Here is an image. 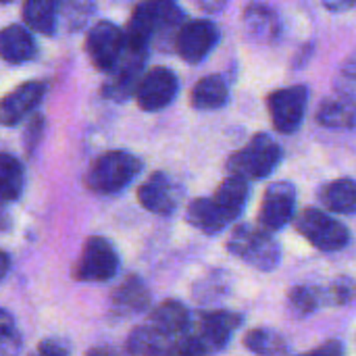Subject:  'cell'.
<instances>
[{"instance_id": "8fae6325", "label": "cell", "mask_w": 356, "mask_h": 356, "mask_svg": "<svg viewBox=\"0 0 356 356\" xmlns=\"http://www.w3.org/2000/svg\"><path fill=\"white\" fill-rule=\"evenodd\" d=\"M217 42H219V29L209 19L188 21L175 33V50L190 65L204 60Z\"/></svg>"}, {"instance_id": "d6a6232c", "label": "cell", "mask_w": 356, "mask_h": 356, "mask_svg": "<svg viewBox=\"0 0 356 356\" xmlns=\"http://www.w3.org/2000/svg\"><path fill=\"white\" fill-rule=\"evenodd\" d=\"M42 129H44V121L40 115H33V119L29 121V127L25 131V146H27V152H31L38 144V140L42 138Z\"/></svg>"}, {"instance_id": "8d00e7d4", "label": "cell", "mask_w": 356, "mask_h": 356, "mask_svg": "<svg viewBox=\"0 0 356 356\" xmlns=\"http://www.w3.org/2000/svg\"><path fill=\"white\" fill-rule=\"evenodd\" d=\"M86 356H117V353L106 344H98V346H92Z\"/></svg>"}, {"instance_id": "ab89813d", "label": "cell", "mask_w": 356, "mask_h": 356, "mask_svg": "<svg viewBox=\"0 0 356 356\" xmlns=\"http://www.w3.org/2000/svg\"><path fill=\"white\" fill-rule=\"evenodd\" d=\"M298 356H311V353H307V355H298Z\"/></svg>"}, {"instance_id": "9a60e30c", "label": "cell", "mask_w": 356, "mask_h": 356, "mask_svg": "<svg viewBox=\"0 0 356 356\" xmlns=\"http://www.w3.org/2000/svg\"><path fill=\"white\" fill-rule=\"evenodd\" d=\"M46 96V83L44 81H25L17 90H13L8 96H4L0 106V119L6 127L17 125L23 121L29 113L38 108L42 98Z\"/></svg>"}, {"instance_id": "30bf717a", "label": "cell", "mask_w": 356, "mask_h": 356, "mask_svg": "<svg viewBox=\"0 0 356 356\" xmlns=\"http://www.w3.org/2000/svg\"><path fill=\"white\" fill-rule=\"evenodd\" d=\"M296 211V188L290 181H275L267 188L261 209L259 225L271 234L284 229Z\"/></svg>"}, {"instance_id": "484cf974", "label": "cell", "mask_w": 356, "mask_h": 356, "mask_svg": "<svg viewBox=\"0 0 356 356\" xmlns=\"http://www.w3.org/2000/svg\"><path fill=\"white\" fill-rule=\"evenodd\" d=\"M25 186V171L17 156L2 152L0 156V194L4 202H15L21 198Z\"/></svg>"}, {"instance_id": "603a6c76", "label": "cell", "mask_w": 356, "mask_h": 356, "mask_svg": "<svg viewBox=\"0 0 356 356\" xmlns=\"http://www.w3.org/2000/svg\"><path fill=\"white\" fill-rule=\"evenodd\" d=\"M317 121L330 129H348L356 125V104L348 96L325 98L317 111Z\"/></svg>"}, {"instance_id": "ffe728a7", "label": "cell", "mask_w": 356, "mask_h": 356, "mask_svg": "<svg viewBox=\"0 0 356 356\" xmlns=\"http://www.w3.org/2000/svg\"><path fill=\"white\" fill-rule=\"evenodd\" d=\"M0 52L6 63L21 65L35 56V42L25 27L8 25L0 35Z\"/></svg>"}, {"instance_id": "4dcf8cb0", "label": "cell", "mask_w": 356, "mask_h": 356, "mask_svg": "<svg viewBox=\"0 0 356 356\" xmlns=\"http://www.w3.org/2000/svg\"><path fill=\"white\" fill-rule=\"evenodd\" d=\"M165 356H211V350L194 334V330H190L186 336H181V338L171 342V346L165 353Z\"/></svg>"}, {"instance_id": "277c9868", "label": "cell", "mask_w": 356, "mask_h": 356, "mask_svg": "<svg viewBox=\"0 0 356 356\" xmlns=\"http://www.w3.org/2000/svg\"><path fill=\"white\" fill-rule=\"evenodd\" d=\"M282 146L267 134H257L246 146L234 152L227 161L229 175L244 177L248 181L269 177L282 163Z\"/></svg>"}, {"instance_id": "1f68e13d", "label": "cell", "mask_w": 356, "mask_h": 356, "mask_svg": "<svg viewBox=\"0 0 356 356\" xmlns=\"http://www.w3.org/2000/svg\"><path fill=\"white\" fill-rule=\"evenodd\" d=\"M31 356H71V344L63 338H46L38 344Z\"/></svg>"}, {"instance_id": "836d02e7", "label": "cell", "mask_w": 356, "mask_h": 356, "mask_svg": "<svg viewBox=\"0 0 356 356\" xmlns=\"http://www.w3.org/2000/svg\"><path fill=\"white\" fill-rule=\"evenodd\" d=\"M311 356H344V344L338 340H330L323 346L311 350Z\"/></svg>"}, {"instance_id": "4fadbf2b", "label": "cell", "mask_w": 356, "mask_h": 356, "mask_svg": "<svg viewBox=\"0 0 356 356\" xmlns=\"http://www.w3.org/2000/svg\"><path fill=\"white\" fill-rule=\"evenodd\" d=\"M242 323H244V317L240 313L215 309V311H202L192 330L207 344L211 355H215L227 346V342L240 330Z\"/></svg>"}, {"instance_id": "f546056e", "label": "cell", "mask_w": 356, "mask_h": 356, "mask_svg": "<svg viewBox=\"0 0 356 356\" xmlns=\"http://www.w3.org/2000/svg\"><path fill=\"white\" fill-rule=\"evenodd\" d=\"M23 346L19 327L15 325L13 315L2 309L0 311V356H19Z\"/></svg>"}, {"instance_id": "4316f807", "label": "cell", "mask_w": 356, "mask_h": 356, "mask_svg": "<svg viewBox=\"0 0 356 356\" xmlns=\"http://www.w3.org/2000/svg\"><path fill=\"white\" fill-rule=\"evenodd\" d=\"M244 346L257 356H284L288 353V340L275 330L254 327L244 336Z\"/></svg>"}, {"instance_id": "f35d334b", "label": "cell", "mask_w": 356, "mask_h": 356, "mask_svg": "<svg viewBox=\"0 0 356 356\" xmlns=\"http://www.w3.org/2000/svg\"><path fill=\"white\" fill-rule=\"evenodd\" d=\"M2 2H4V4H10V2H13V0H2Z\"/></svg>"}, {"instance_id": "e575fe53", "label": "cell", "mask_w": 356, "mask_h": 356, "mask_svg": "<svg viewBox=\"0 0 356 356\" xmlns=\"http://www.w3.org/2000/svg\"><path fill=\"white\" fill-rule=\"evenodd\" d=\"M327 8L332 10H346V8H356V0H325Z\"/></svg>"}, {"instance_id": "5bb4252c", "label": "cell", "mask_w": 356, "mask_h": 356, "mask_svg": "<svg viewBox=\"0 0 356 356\" xmlns=\"http://www.w3.org/2000/svg\"><path fill=\"white\" fill-rule=\"evenodd\" d=\"M150 302H152V294L146 282L138 275H129L111 294L108 309H111V315L125 319V317H134V315L148 311Z\"/></svg>"}, {"instance_id": "2e32d148", "label": "cell", "mask_w": 356, "mask_h": 356, "mask_svg": "<svg viewBox=\"0 0 356 356\" xmlns=\"http://www.w3.org/2000/svg\"><path fill=\"white\" fill-rule=\"evenodd\" d=\"M148 323L154 325L159 332H163L171 340H177V338L186 336L192 330L190 311L186 309L184 302L173 300V298L163 300L156 309H152Z\"/></svg>"}, {"instance_id": "44dd1931", "label": "cell", "mask_w": 356, "mask_h": 356, "mask_svg": "<svg viewBox=\"0 0 356 356\" xmlns=\"http://www.w3.org/2000/svg\"><path fill=\"white\" fill-rule=\"evenodd\" d=\"M244 27L248 31L250 38L259 40V42H273L277 38V31H280V21H277V15L261 4V2H250L246 8H244Z\"/></svg>"}, {"instance_id": "3957f363", "label": "cell", "mask_w": 356, "mask_h": 356, "mask_svg": "<svg viewBox=\"0 0 356 356\" xmlns=\"http://www.w3.org/2000/svg\"><path fill=\"white\" fill-rule=\"evenodd\" d=\"M140 171L142 161L136 154L125 150H111L94 161L86 173V186L96 194H117L125 190Z\"/></svg>"}, {"instance_id": "74e56055", "label": "cell", "mask_w": 356, "mask_h": 356, "mask_svg": "<svg viewBox=\"0 0 356 356\" xmlns=\"http://www.w3.org/2000/svg\"><path fill=\"white\" fill-rule=\"evenodd\" d=\"M8 269H10V254L8 252H2V271H0L2 280L8 275Z\"/></svg>"}, {"instance_id": "5b68a950", "label": "cell", "mask_w": 356, "mask_h": 356, "mask_svg": "<svg viewBox=\"0 0 356 356\" xmlns=\"http://www.w3.org/2000/svg\"><path fill=\"white\" fill-rule=\"evenodd\" d=\"M296 229L321 252H338L350 242L348 227L319 209H305L296 217Z\"/></svg>"}, {"instance_id": "e0dca14e", "label": "cell", "mask_w": 356, "mask_h": 356, "mask_svg": "<svg viewBox=\"0 0 356 356\" xmlns=\"http://www.w3.org/2000/svg\"><path fill=\"white\" fill-rule=\"evenodd\" d=\"M186 219H188V223L192 227H196L198 232H202L207 236H215V234L223 232L229 225V219L223 215V211L219 209L215 198H196V200H192L188 204Z\"/></svg>"}, {"instance_id": "d590c367", "label": "cell", "mask_w": 356, "mask_h": 356, "mask_svg": "<svg viewBox=\"0 0 356 356\" xmlns=\"http://www.w3.org/2000/svg\"><path fill=\"white\" fill-rule=\"evenodd\" d=\"M204 10H209V13H217V10H221L223 6H225V2L227 0H196Z\"/></svg>"}, {"instance_id": "d4e9b609", "label": "cell", "mask_w": 356, "mask_h": 356, "mask_svg": "<svg viewBox=\"0 0 356 356\" xmlns=\"http://www.w3.org/2000/svg\"><path fill=\"white\" fill-rule=\"evenodd\" d=\"M229 273L223 269H213L192 286V298L202 307H213L229 294Z\"/></svg>"}, {"instance_id": "52a82bcc", "label": "cell", "mask_w": 356, "mask_h": 356, "mask_svg": "<svg viewBox=\"0 0 356 356\" xmlns=\"http://www.w3.org/2000/svg\"><path fill=\"white\" fill-rule=\"evenodd\" d=\"M86 50L96 69L111 73L125 56L127 50L125 31L111 21H100L90 29L86 38Z\"/></svg>"}, {"instance_id": "cb8c5ba5", "label": "cell", "mask_w": 356, "mask_h": 356, "mask_svg": "<svg viewBox=\"0 0 356 356\" xmlns=\"http://www.w3.org/2000/svg\"><path fill=\"white\" fill-rule=\"evenodd\" d=\"M58 2L56 0H25L23 2V21L29 29L42 35H54L58 25Z\"/></svg>"}, {"instance_id": "6da1fadb", "label": "cell", "mask_w": 356, "mask_h": 356, "mask_svg": "<svg viewBox=\"0 0 356 356\" xmlns=\"http://www.w3.org/2000/svg\"><path fill=\"white\" fill-rule=\"evenodd\" d=\"M184 13L175 0H144L140 2L125 29L127 48L148 54V44L152 35L161 29H173L181 25Z\"/></svg>"}, {"instance_id": "83f0119b", "label": "cell", "mask_w": 356, "mask_h": 356, "mask_svg": "<svg viewBox=\"0 0 356 356\" xmlns=\"http://www.w3.org/2000/svg\"><path fill=\"white\" fill-rule=\"evenodd\" d=\"M321 307H325L321 286H294L288 292V311L296 319H305Z\"/></svg>"}, {"instance_id": "d6986e66", "label": "cell", "mask_w": 356, "mask_h": 356, "mask_svg": "<svg viewBox=\"0 0 356 356\" xmlns=\"http://www.w3.org/2000/svg\"><path fill=\"white\" fill-rule=\"evenodd\" d=\"M321 204L338 215H356V181L350 177H340L325 184L319 190Z\"/></svg>"}, {"instance_id": "ba28073f", "label": "cell", "mask_w": 356, "mask_h": 356, "mask_svg": "<svg viewBox=\"0 0 356 356\" xmlns=\"http://www.w3.org/2000/svg\"><path fill=\"white\" fill-rule=\"evenodd\" d=\"M309 102V90L305 86H290L269 94L267 106L273 121V127L280 134H294L305 121Z\"/></svg>"}, {"instance_id": "f1b7e54d", "label": "cell", "mask_w": 356, "mask_h": 356, "mask_svg": "<svg viewBox=\"0 0 356 356\" xmlns=\"http://www.w3.org/2000/svg\"><path fill=\"white\" fill-rule=\"evenodd\" d=\"M321 290H323L325 307H344L355 300L356 282L353 277L342 275V277L330 282L327 286H321Z\"/></svg>"}, {"instance_id": "7402d4cb", "label": "cell", "mask_w": 356, "mask_h": 356, "mask_svg": "<svg viewBox=\"0 0 356 356\" xmlns=\"http://www.w3.org/2000/svg\"><path fill=\"white\" fill-rule=\"evenodd\" d=\"M227 100H229V86L219 75L202 77L190 94V102L198 111H217L225 106Z\"/></svg>"}, {"instance_id": "9c48e42d", "label": "cell", "mask_w": 356, "mask_h": 356, "mask_svg": "<svg viewBox=\"0 0 356 356\" xmlns=\"http://www.w3.org/2000/svg\"><path fill=\"white\" fill-rule=\"evenodd\" d=\"M179 81L177 75L167 67H152L146 71L136 90V102L142 111L154 113L173 102L177 96Z\"/></svg>"}, {"instance_id": "7a4b0ae2", "label": "cell", "mask_w": 356, "mask_h": 356, "mask_svg": "<svg viewBox=\"0 0 356 356\" xmlns=\"http://www.w3.org/2000/svg\"><path fill=\"white\" fill-rule=\"evenodd\" d=\"M227 252L238 257L242 263L250 265L257 271L269 273L275 271L282 263V248L271 232L261 225H238L227 238Z\"/></svg>"}, {"instance_id": "7c38bea8", "label": "cell", "mask_w": 356, "mask_h": 356, "mask_svg": "<svg viewBox=\"0 0 356 356\" xmlns=\"http://www.w3.org/2000/svg\"><path fill=\"white\" fill-rule=\"evenodd\" d=\"M138 200L148 213L167 217L173 215L175 209L179 207L181 188L171 175L156 171L138 188Z\"/></svg>"}, {"instance_id": "ac0fdd59", "label": "cell", "mask_w": 356, "mask_h": 356, "mask_svg": "<svg viewBox=\"0 0 356 356\" xmlns=\"http://www.w3.org/2000/svg\"><path fill=\"white\" fill-rule=\"evenodd\" d=\"M248 196H250V186H248V179L244 177H238V175H229L227 179H223V184L217 188L215 192V202L219 204V209L223 211V215L232 221H236L244 209H246V202H248Z\"/></svg>"}, {"instance_id": "8992f818", "label": "cell", "mask_w": 356, "mask_h": 356, "mask_svg": "<svg viewBox=\"0 0 356 356\" xmlns=\"http://www.w3.org/2000/svg\"><path fill=\"white\" fill-rule=\"evenodd\" d=\"M117 271H119L117 248L102 236L88 238L73 267V277L83 284H102L113 280Z\"/></svg>"}]
</instances>
